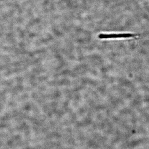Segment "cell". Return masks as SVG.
<instances>
[{
  "mask_svg": "<svg viewBox=\"0 0 149 149\" xmlns=\"http://www.w3.org/2000/svg\"><path fill=\"white\" fill-rule=\"evenodd\" d=\"M137 36L138 35L137 34L130 33H111V34L100 33L98 35V37L100 39H109L134 38V37H135Z\"/></svg>",
  "mask_w": 149,
  "mask_h": 149,
  "instance_id": "1",
  "label": "cell"
}]
</instances>
